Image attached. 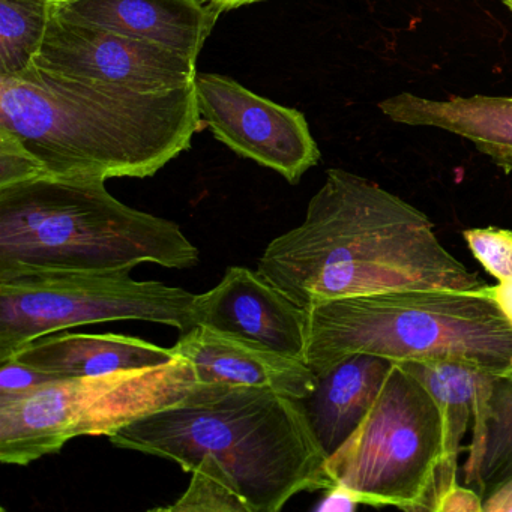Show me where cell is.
<instances>
[{"label":"cell","mask_w":512,"mask_h":512,"mask_svg":"<svg viewBox=\"0 0 512 512\" xmlns=\"http://www.w3.org/2000/svg\"><path fill=\"white\" fill-rule=\"evenodd\" d=\"M391 365L389 359L361 353L317 377L316 389L302 403L328 457L346 442L367 415Z\"/></svg>","instance_id":"16"},{"label":"cell","mask_w":512,"mask_h":512,"mask_svg":"<svg viewBox=\"0 0 512 512\" xmlns=\"http://www.w3.org/2000/svg\"><path fill=\"white\" fill-rule=\"evenodd\" d=\"M61 379H68V377L38 370L14 358L0 362V395L22 394Z\"/></svg>","instance_id":"23"},{"label":"cell","mask_w":512,"mask_h":512,"mask_svg":"<svg viewBox=\"0 0 512 512\" xmlns=\"http://www.w3.org/2000/svg\"><path fill=\"white\" fill-rule=\"evenodd\" d=\"M109 440L175 461L185 472L214 458L251 512H277L296 494L334 487L304 403L274 389L199 383L175 406L131 422Z\"/></svg>","instance_id":"3"},{"label":"cell","mask_w":512,"mask_h":512,"mask_svg":"<svg viewBox=\"0 0 512 512\" xmlns=\"http://www.w3.org/2000/svg\"><path fill=\"white\" fill-rule=\"evenodd\" d=\"M194 83L170 91L110 88L32 65L0 77V130L56 178H149L203 130Z\"/></svg>","instance_id":"2"},{"label":"cell","mask_w":512,"mask_h":512,"mask_svg":"<svg viewBox=\"0 0 512 512\" xmlns=\"http://www.w3.org/2000/svg\"><path fill=\"white\" fill-rule=\"evenodd\" d=\"M434 511L484 512V500L478 491L457 482L437 499Z\"/></svg>","instance_id":"24"},{"label":"cell","mask_w":512,"mask_h":512,"mask_svg":"<svg viewBox=\"0 0 512 512\" xmlns=\"http://www.w3.org/2000/svg\"><path fill=\"white\" fill-rule=\"evenodd\" d=\"M11 358L64 377H89L166 364L176 353L130 335L64 332L31 341Z\"/></svg>","instance_id":"15"},{"label":"cell","mask_w":512,"mask_h":512,"mask_svg":"<svg viewBox=\"0 0 512 512\" xmlns=\"http://www.w3.org/2000/svg\"><path fill=\"white\" fill-rule=\"evenodd\" d=\"M482 290L497 302V305L502 308L503 313L512 322V280L499 281L496 286H485Z\"/></svg>","instance_id":"25"},{"label":"cell","mask_w":512,"mask_h":512,"mask_svg":"<svg viewBox=\"0 0 512 512\" xmlns=\"http://www.w3.org/2000/svg\"><path fill=\"white\" fill-rule=\"evenodd\" d=\"M470 253L482 268L499 281L512 280V232L487 227L470 229L463 233Z\"/></svg>","instance_id":"21"},{"label":"cell","mask_w":512,"mask_h":512,"mask_svg":"<svg viewBox=\"0 0 512 512\" xmlns=\"http://www.w3.org/2000/svg\"><path fill=\"white\" fill-rule=\"evenodd\" d=\"M379 109L397 124L439 128L470 140L506 175L512 172V98L475 95L437 101L403 92L380 101Z\"/></svg>","instance_id":"14"},{"label":"cell","mask_w":512,"mask_h":512,"mask_svg":"<svg viewBox=\"0 0 512 512\" xmlns=\"http://www.w3.org/2000/svg\"><path fill=\"white\" fill-rule=\"evenodd\" d=\"M35 67L53 76L127 91L184 88L197 77L196 59L151 41L53 16Z\"/></svg>","instance_id":"9"},{"label":"cell","mask_w":512,"mask_h":512,"mask_svg":"<svg viewBox=\"0 0 512 512\" xmlns=\"http://www.w3.org/2000/svg\"><path fill=\"white\" fill-rule=\"evenodd\" d=\"M175 221L137 211L106 181L43 176L0 188V280L31 272H107L199 263Z\"/></svg>","instance_id":"4"},{"label":"cell","mask_w":512,"mask_h":512,"mask_svg":"<svg viewBox=\"0 0 512 512\" xmlns=\"http://www.w3.org/2000/svg\"><path fill=\"white\" fill-rule=\"evenodd\" d=\"M194 86L203 124L236 154L275 170L290 184L319 163L320 149L304 113L221 74H197Z\"/></svg>","instance_id":"10"},{"label":"cell","mask_w":512,"mask_h":512,"mask_svg":"<svg viewBox=\"0 0 512 512\" xmlns=\"http://www.w3.org/2000/svg\"><path fill=\"white\" fill-rule=\"evenodd\" d=\"M359 503H356L346 491L341 490V488H331L328 491V497H326L325 503L320 506V509H326V511H352L358 506Z\"/></svg>","instance_id":"26"},{"label":"cell","mask_w":512,"mask_h":512,"mask_svg":"<svg viewBox=\"0 0 512 512\" xmlns=\"http://www.w3.org/2000/svg\"><path fill=\"white\" fill-rule=\"evenodd\" d=\"M307 313L304 361L322 376L353 355L457 361L512 376V322L484 290H401L320 302Z\"/></svg>","instance_id":"5"},{"label":"cell","mask_w":512,"mask_h":512,"mask_svg":"<svg viewBox=\"0 0 512 512\" xmlns=\"http://www.w3.org/2000/svg\"><path fill=\"white\" fill-rule=\"evenodd\" d=\"M193 311L196 326L304 361L307 313L257 271L230 266L214 289L196 295Z\"/></svg>","instance_id":"11"},{"label":"cell","mask_w":512,"mask_h":512,"mask_svg":"<svg viewBox=\"0 0 512 512\" xmlns=\"http://www.w3.org/2000/svg\"><path fill=\"white\" fill-rule=\"evenodd\" d=\"M503 5H505L506 8H509V10L512 11V0H502Z\"/></svg>","instance_id":"29"},{"label":"cell","mask_w":512,"mask_h":512,"mask_svg":"<svg viewBox=\"0 0 512 512\" xmlns=\"http://www.w3.org/2000/svg\"><path fill=\"white\" fill-rule=\"evenodd\" d=\"M223 11L206 0H53V16L196 59Z\"/></svg>","instance_id":"12"},{"label":"cell","mask_w":512,"mask_h":512,"mask_svg":"<svg viewBox=\"0 0 512 512\" xmlns=\"http://www.w3.org/2000/svg\"><path fill=\"white\" fill-rule=\"evenodd\" d=\"M190 473L187 491L173 505L152 511L251 512L229 473L214 458L203 457Z\"/></svg>","instance_id":"20"},{"label":"cell","mask_w":512,"mask_h":512,"mask_svg":"<svg viewBox=\"0 0 512 512\" xmlns=\"http://www.w3.org/2000/svg\"><path fill=\"white\" fill-rule=\"evenodd\" d=\"M484 512H512V484L488 497L484 502Z\"/></svg>","instance_id":"27"},{"label":"cell","mask_w":512,"mask_h":512,"mask_svg":"<svg viewBox=\"0 0 512 512\" xmlns=\"http://www.w3.org/2000/svg\"><path fill=\"white\" fill-rule=\"evenodd\" d=\"M442 458L443 422L436 401L415 374L392 361L376 400L329 455L326 472L356 503L433 511Z\"/></svg>","instance_id":"7"},{"label":"cell","mask_w":512,"mask_h":512,"mask_svg":"<svg viewBox=\"0 0 512 512\" xmlns=\"http://www.w3.org/2000/svg\"><path fill=\"white\" fill-rule=\"evenodd\" d=\"M415 374L436 401L443 422V458L434 490L437 499L457 484L461 440L475 412L479 380L485 371L457 361H395Z\"/></svg>","instance_id":"18"},{"label":"cell","mask_w":512,"mask_h":512,"mask_svg":"<svg viewBox=\"0 0 512 512\" xmlns=\"http://www.w3.org/2000/svg\"><path fill=\"white\" fill-rule=\"evenodd\" d=\"M133 269L31 272L0 280V362L53 332L92 323H163L181 332L196 326V295L160 281H137Z\"/></svg>","instance_id":"8"},{"label":"cell","mask_w":512,"mask_h":512,"mask_svg":"<svg viewBox=\"0 0 512 512\" xmlns=\"http://www.w3.org/2000/svg\"><path fill=\"white\" fill-rule=\"evenodd\" d=\"M209 4L215 5L221 11L236 10V8L245 7V5L257 4L262 0H206Z\"/></svg>","instance_id":"28"},{"label":"cell","mask_w":512,"mask_h":512,"mask_svg":"<svg viewBox=\"0 0 512 512\" xmlns=\"http://www.w3.org/2000/svg\"><path fill=\"white\" fill-rule=\"evenodd\" d=\"M463 484L487 500L512 484V376L482 373Z\"/></svg>","instance_id":"17"},{"label":"cell","mask_w":512,"mask_h":512,"mask_svg":"<svg viewBox=\"0 0 512 512\" xmlns=\"http://www.w3.org/2000/svg\"><path fill=\"white\" fill-rule=\"evenodd\" d=\"M199 385L187 359L68 377L22 394L0 395V461L28 466L80 436H113L131 422L175 406Z\"/></svg>","instance_id":"6"},{"label":"cell","mask_w":512,"mask_h":512,"mask_svg":"<svg viewBox=\"0 0 512 512\" xmlns=\"http://www.w3.org/2000/svg\"><path fill=\"white\" fill-rule=\"evenodd\" d=\"M47 176L43 164L7 131L0 130V188Z\"/></svg>","instance_id":"22"},{"label":"cell","mask_w":512,"mask_h":512,"mask_svg":"<svg viewBox=\"0 0 512 512\" xmlns=\"http://www.w3.org/2000/svg\"><path fill=\"white\" fill-rule=\"evenodd\" d=\"M173 350L190 362L199 383L269 388L305 400L319 382L301 359L206 326L184 332Z\"/></svg>","instance_id":"13"},{"label":"cell","mask_w":512,"mask_h":512,"mask_svg":"<svg viewBox=\"0 0 512 512\" xmlns=\"http://www.w3.org/2000/svg\"><path fill=\"white\" fill-rule=\"evenodd\" d=\"M257 272L304 310L353 296L487 286L443 247L424 212L343 169L326 172L305 220L269 242Z\"/></svg>","instance_id":"1"},{"label":"cell","mask_w":512,"mask_h":512,"mask_svg":"<svg viewBox=\"0 0 512 512\" xmlns=\"http://www.w3.org/2000/svg\"><path fill=\"white\" fill-rule=\"evenodd\" d=\"M53 14V0H0V77L34 65Z\"/></svg>","instance_id":"19"}]
</instances>
